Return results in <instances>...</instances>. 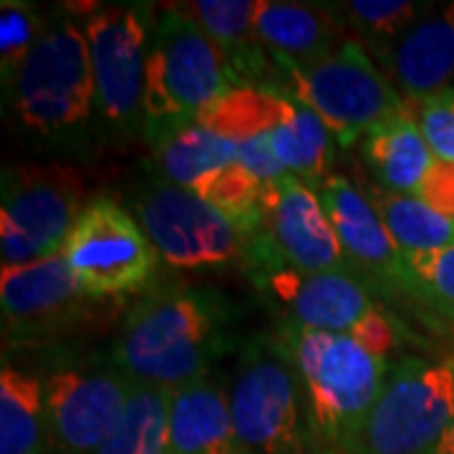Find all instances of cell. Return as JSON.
<instances>
[{
    "mask_svg": "<svg viewBox=\"0 0 454 454\" xmlns=\"http://www.w3.org/2000/svg\"><path fill=\"white\" fill-rule=\"evenodd\" d=\"M331 139L324 119L309 106L291 97H283V114L276 129L270 131V145L278 162L293 177L303 179L313 190H318L331 177Z\"/></svg>",
    "mask_w": 454,
    "mask_h": 454,
    "instance_id": "obj_24",
    "label": "cell"
},
{
    "mask_svg": "<svg viewBox=\"0 0 454 454\" xmlns=\"http://www.w3.org/2000/svg\"><path fill=\"white\" fill-rule=\"evenodd\" d=\"M243 265L247 276L283 268L298 273H351L321 197L293 175L265 184L258 232L247 240Z\"/></svg>",
    "mask_w": 454,
    "mask_h": 454,
    "instance_id": "obj_11",
    "label": "cell"
},
{
    "mask_svg": "<svg viewBox=\"0 0 454 454\" xmlns=\"http://www.w3.org/2000/svg\"><path fill=\"white\" fill-rule=\"evenodd\" d=\"M134 217L160 258L179 270L243 260L247 235L230 215L195 192L152 179L134 200Z\"/></svg>",
    "mask_w": 454,
    "mask_h": 454,
    "instance_id": "obj_13",
    "label": "cell"
},
{
    "mask_svg": "<svg viewBox=\"0 0 454 454\" xmlns=\"http://www.w3.org/2000/svg\"><path fill=\"white\" fill-rule=\"evenodd\" d=\"M160 179L190 192L238 162V145L205 121H192L154 149Z\"/></svg>",
    "mask_w": 454,
    "mask_h": 454,
    "instance_id": "obj_23",
    "label": "cell"
},
{
    "mask_svg": "<svg viewBox=\"0 0 454 454\" xmlns=\"http://www.w3.org/2000/svg\"><path fill=\"white\" fill-rule=\"evenodd\" d=\"M169 454H245L230 396L210 376L169 389Z\"/></svg>",
    "mask_w": 454,
    "mask_h": 454,
    "instance_id": "obj_20",
    "label": "cell"
},
{
    "mask_svg": "<svg viewBox=\"0 0 454 454\" xmlns=\"http://www.w3.org/2000/svg\"><path fill=\"white\" fill-rule=\"evenodd\" d=\"M346 16L340 5H310V3H276L258 0L255 33L273 59L313 61L336 51L348 41Z\"/></svg>",
    "mask_w": 454,
    "mask_h": 454,
    "instance_id": "obj_19",
    "label": "cell"
},
{
    "mask_svg": "<svg viewBox=\"0 0 454 454\" xmlns=\"http://www.w3.org/2000/svg\"><path fill=\"white\" fill-rule=\"evenodd\" d=\"M278 94L316 112L343 149L404 114V97L354 35L313 61L273 59Z\"/></svg>",
    "mask_w": 454,
    "mask_h": 454,
    "instance_id": "obj_5",
    "label": "cell"
},
{
    "mask_svg": "<svg viewBox=\"0 0 454 454\" xmlns=\"http://www.w3.org/2000/svg\"><path fill=\"white\" fill-rule=\"evenodd\" d=\"M61 255L91 301L145 291L160 265V253L139 220L112 197L89 200Z\"/></svg>",
    "mask_w": 454,
    "mask_h": 454,
    "instance_id": "obj_12",
    "label": "cell"
},
{
    "mask_svg": "<svg viewBox=\"0 0 454 454\" xmlns=\"http://www.w3.org/2000/svg\"><path fill=\"white\" fill-rule=\"evenodd\" d=\"M404 114L419 127L439 162H454V86L404 98Z\"/></svg>",
    "mask_w": 454,
    "mask_h": 454,
    "instance_id": "obj_30",
    "label": "cell"
},
{
    "mask_svg": "<svg viewBox=\"0 0 454 454\" xmlns=\"http://www.w3.org/2000/svg\"><path fill=\"white\" fill-rule=\"evenodd\" d=\"M361 157L384 190L411 197L419 195L437 162L419 127L406 114L369 131L361 139Z\"/></svg>",
    "mask_w": 454,
    "mask_h": 454,
    "instance_id": "obj_21",
    "label": "cell"
},
{
    "mask_svg": "<svg viewBox=\"0 0 454 454\" xmlns=\"http://www.w3.org/2000/svg\"><path fill=\"white\" fill-rule=\"evenodd\" d=\"M399 94L424 97L454 79V3L427 8L384 61Z\"/></svg>",
    "mask_w": 454,
    "mask_h": 454,
    "instance_id": "obj_18",
    "label": "cell"
},
{
    "mask_svg": "<svg viewBox=\"0 0 454 454\" xmlns=\"http://www.w3.org/2000/svg\"><path fill=\"white\" fill-rule=\"evenodd\" d=\"M232 303L215 288H157L124 316L112 364L131 379L177 389L205 379L232 348Z\"/></svg>",
    "mask_w": 454,
    "mask_h": 454,
    "instance_id": "obj_1",
    "label": "cell"
},
{
    "mask_svg": "<svg viewBox=\"0 0 454 454\" xmlns=\"http://www.w3.org/2000/svg\"><path fill=\"white\" fill-rule=\"evenodd\" d=\"M298 373L310 454H343L381 396L389 364L346 336L280 321L273 331Z\"/></svg>",
    "mask_w": 454,
    "mask_h": 454,
    "instance_id": "obj_3",
    "label": "cell"
},
{
    "mask_svg": "<svg viewBox=\"0 0 454 454\" xmlns=\"http://www.w3.org/2000/svg\"><path fill=\"white\" fill-rule=\"evenodd\" d=\"M417 197L424 200L429 207L442 212L444 217L454 220V162H439L437 160Z\"/></svg>",
    "mask_w": 454,
    "mask_h": 454,
    "instance_id": "obj_32",
    "label": "cell"
},
{
    "mask_svg": "<svg viewBox=\"0 0 454 454\" xmlns=\"http://www.w3.org/2000/svg\"><path fill=\"white\" fill-rule=\"evenodd\" d=\"M454 417V358H399L343 454H429Z\"/></svg>",
    "mask_w": 454,
    "mask_h": 454,
    "instance_id": "obj_8",
    "label": "cell"
},
{
    "mask_svg": "<svg viewBox=\"0 0 454 454\" xmlns=\"http://www.w3.org/2000/svg\"><path fill=\"white\" fill-rule=\"evenodd\" d=\"M238 164L243 167L250 177H255L260 184H270L280 177H288L283 164L278 162L273 145H270V131L255 134L238 145Z\"/></svg>",
    "mask_w": 454,
    "mask_h": 454,
    "instance_id": "obj_31",
    "label": "cell"
},
{
    "mask_svg": "<svg viewBox=\"0 0 454 454\" xmlns=\"http://www.w3.org/2000/svg\"><path fill=\"white\" fill-rule=\"evenodd\" d=\"M235 86L240 83L202 28L175 5H164L154 18L146 53L142 98L146 145L154 149L190 127Z\"/></svg>",
    "mask_w": 454,
    "mask_h": 454,
    "instance_id": "obj_4",
    "label": "cell"
},
{
    "mask_svg": "<svg viewBox=\"0 0 454 454\" xmlns=\"http://www.w3.org/2000/svg\"><path fill=\"white\" fill-rule=\"evenodd\" d=\"M71 11L86 35L101 127L119 137L142 131L146 53L154 11L139 3H91L83 8L71 5Z\"/></svg>",
    "mask_w": 454,
    "mask_h": 454,
    "instance_id": "obj_10",
    "label": "cell"
},
{
    "mask_svg": "<svg viewBox=\"0 0 454 454\" xmlns=\"http://www.w3.org/2000/svg\"><path fill=\"white\" fill-rule=\"evenodd\" d=\"M227 396L245 454H310L301 381L273 331L245 340Z\"/></svg>",
    "mask_w": 454,
    "mask_h": 454,
    "instance_id": "obj_6",
    "label": "cell"
},
{
    "mask_svg": "<svg viewBox=\"0 0 454 454\" xmlns=\"http://www.w3.org/2000/svg\"><path fill=\"white\" fill-rule=\"evenodd\" d=\"M250 280L283 310L286 324L354 339L384 358L402 340L399 325L376 303L372 288L348 270L298 273L283 268L253 273Z\"/></svg>",
    "mask_w": 454,
    "mask_h": 454,
    "instance_id": "obj_9",
    "label": "cell"
},
{
    "mask_svg": "<svg viewBox=\"0 0 454 454\" xmlns=\"http://www.w3.org/2000/svg\"><path fill=\"white\" fill-rule=\"evenodd\" d=\"M43 381L8 358L0 369V454H49Z\"/></svg>",
    "mask_w": 454,
    "mask_h": 454,
    "instance_id": "obj_22",
    "label": "cell"
},
{
    "mask_svg": "<svg viewBox=\"0 0 454 454\" xmlns=\"http://www.w3.org/2000/svg\"><path fill=\"white\" fill-rule=\"evenodd\" d=\"M82 177L66 164H5L0 187V258L20 268L61 255L83 202Z\"/></svg>",
    "mask_w": 454,
    "mask_h": 454,
    "instance_id": "obj_7",
    "label": "cell"
},
{
    "mask_svg": "<svg viewBox=\"0 0 454 454\" xmlns=\"http://www.w3.org/2000/svg\"><path fill=\"white\" fill-rule=\"evenodd\" d=\"M3 109L16 129L51 146L86 145L104 131L86 35L71 5L49 18L28 61L3 86Z\"/></svg>",
    "mask_w": 454,
    "mask_h": 454,
    "instance_id": "obj_2",
    "label": "cell"
},
{
    "mask_svg": "<svg viewBox=\"0 0 454 454\" xmlns=\"http://www.w3.org/2000/svg\"><path fill=\"white\" fill-rule=\"evenodd\" d=\"M94 454H169V389L131 379L124 411Z\"/></svg>",
    "mask_w": 454,
    "mask_h": 454,
    "instance_id": "obj_25",
    "label": "cell"
},
{
    "mask_svg": "<svg viewBox=\"0 0 454 454\" xmlns=\"http://www.w3.org/2000/svg\"><path fill=\"white\" fill-rule=\"evenodd\" d=\"M340 8L354 38L361 41L366 51H373L384 64L429 5L411 0H351Z\"/></svg>",
    "mask_w": 454,
    "mask_h": 454,
    "instance_id": "obj_27",
    "label": "cell"
},
{
    "mask_svg": "<svg viewBox=\"0 0 454 454\" xmlns=\"http://www.w3.org/2000/svg\"><path fill=\"white\" fill-rule=\"evenodd\" d=\"M51 452L94 454L119 422L131 376L116 364H68L43 379Z\"/></svg>",
    "mask_w": 454,
    "mask_h": 454,
    "instance_id": "obj_14",
    "label": "cell"
},
{
    "mask_svg": "<svg viewBox=\"0 0 454 454\" xmlns=\"http://www.w3.org/2000/svg\"><path fill=\"white\" fill-rule=\"evenodd\" d=\"M175 8L202 28L240 86L276 91L278 68L255 33L258 0H192Z\"/></svg>",
    "mask_w": 454,
    "mask_h": 454,
    "instance_id": "obj_17",
    "label": "cell"
},
{
    "mask_svg": "<svg viewBox=\"0 0 454 454\" xmlns=\"http://www.w3.org/2000/svg\"><path fill=\"white\" fill-rule=\"evenodd\" d=\"M316 192L339 235L351 273L361 278L369 288L402 291V253L366 192L343 175H331Z\"/></svg>",
    "mask_w": 454,
    "mask_h": 454,
    "instance_id": "obj_16",
    "label": "cell"
},
{
    "mask_svg": "<svg viewBox=\"0 0 454 454\" xmlns=\"http://www.w3.org/2000/svg\"><path fill=\"white\" fill-rule=\"evenodd\" d=\"M399 288L427 310L454 324V243L429 253L402 255Z\"/></svg>",
    "mask_w": 454,
    "mask_h": 454,
    "instance_id": "obj_28",
    "label": "cell"
},
{
    "mask_svg": "<svg viewBox=\"0 0 454 454\" xmlns=\"http://www.w3.org/2000/svg\"><path fill=\"white\" fill-rule=\"evenodd\" d=\"M49 18H43L31 3L3 0L0 3V79L3 86L16 79L20 66L28 61L46 31Z\"/></svg>",
    "mask_w": 454,
    "mask_h": 454,
    "instance_id": "obj_29",
    "label": "cell"
},
{
    "mask_svg": "<svg viewBox=\"0 0 454 454\" xmlns=\"http://www.w3.org/2000/svg\"><path fill=\"white\" fill-rule=\"evenodd\" d=\"M429 454H454V417H452V422H450V427L444 429L442 439L434 444V450H432Z\"/></svg>",
    "mask_w": 454,
    "mask_h": 454,
    "instance_id": "obj_33",
    "label": "cell"
},
{
    "mask_svg": "<svg viewBox=\"0 0 454 454\" xmlns=\"http://www.w3.org/2000/svg\"><path fill=\"white\" fill-rule=\"evenodd\" d=\"M364 192L402 255L429 253L454 243V220L429 207L419 197L399 195L381 184H369Z\"/></svg>",
    "mask_w": 454,
    "mask_h": 454,
    "instance_id": "obj_26",
    "label": "cell"
},
{
    "mask_svg": "<svg viewBox=\"0 0 454 454\" xmlns=\"http://www.w3.org/2000/svg\"><path fill=\"white\" fill-rule=\"evenodd\" d=\"M91 303L71 276L64 255L3 268L0 273L3 336L13 346L68 333L89 316Z\"/></svg>",
    "mask_w": 454,
    "mask_h": 454,
    "instance_id": "obj_15",
    "label": "cell"
}]
</instances>
